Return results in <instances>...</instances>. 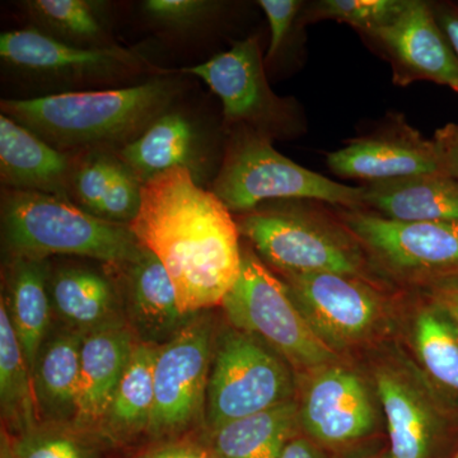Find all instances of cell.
I'll return each instance as SVG.
<instances>
[{
    "mask_svg": "<svg viewBox=\"0 0 458 458\" xmlns=\"http://www.w3.org/2000/svg\"><path fill=\"white\" fill-rule=\"evenodd\" d=\"M128 225L164 264L183 315L221 306L241 273L240 229L218 197L197 185L190 168L141 183L140 212Z\"/></svg>",
    "mask_w": 458,
    "mask_h": 458,
    "instance_id": "cell-1",
    "label": "cell"
},
{
    "mask_svg": "<svg viewBox=\"0 0 458 458\" xmlns=\"http://www.w3.org/2000/svg\"><path fill=\"white\" fill-rule=\"evenodd\" d=\"M179 87L171 78H156L126 89L3 99L2 111L63 152L138 137L165 114Z\"/></svg>",
    "mask_w": 458,
    "mask_h": 458,
    "instance_id": "cell-2",
    "label": "cell"
},
{
    "mask_svg": "<svg viewBox=\"0 0 458 458\" xmlns=\"http://www.w3.org/2000/svg\"><path fill=\"white\" fill-rule=\"evenodd\" d=\"M2 228L12 258L81 256L114 269L140 249L128 225L98 218L44 192L9 190L3 198Z\"/></svg>",
    "mask_w": 458,
    "mask_h": 458,
    "instance_id": "cell-3",
    "label": "cell"
},
{
    "mask_svg": "<svg viewBox=\"0 0 458 458\" xmlns=\"http://www.w3.org/2000/svg\"><path fill=\"white\" fill-rule=\"evenodd\" d=\"M264 207L243 214L240 233L282 274L335 273L366 278L363 247L337 214L307 200ZM336 212V210H335Z\"/></svg>",
    "mask_w": 458,
    "mask_h": 458,
    "instance_id": "cell-4",
    "label": "cell"
},
{
    "mask_svg": "<svg viewBox=\"0 0 458 458\" xmlns=\"http://www.w3.org/2000/svg\"><path fill=\"white\" fill-rule=\"evenodd\" d=\"M212 191L229 212L242 216L273 200L361 209V186L344 185L295 164L273 147L270 138L245 126L234 129Z\"/></svg>",
    "mask_w": 458,
    "mask_h": 458,
    "instance_id": "cell-5",
    "label": "cell"
},
{
    "mask_svg": "<svg viewBox=\"0 0 458 458\" xmlns=\"http://www.w3.org/2000/svg\"><path fill=\"white\" fill-rule=\"evenodd\" d=\"M232 327L258 337L295 369L335 364V351L315 333L298 309L284 280L250 249H242L237 282L221 304Z\"/></svg>",
    "mask_w": 458,
    "mask_h": 458,
    "instance_id": "cell-6",
    "label": "cell"
},
{
    "mask_svg": "<svg viewBox=\"0 0 458 458\" xmlns=\"http://www.w3.org/2000/svg\"><path fill=\"white\" fill-rule=\"evenodd\" d=\"M284 358L258 337L231 327L216 335L205 403L210 430L292 400Z\"/></svg>",
    "mask_w": 458,
    "mask_h": 458,
    "instance_id": "cell-7",
    "label": "cell"
},
{
    "mask_svg": "<svg viewBox=\"0 0 458 458\" xmlns=\"http://www.w3.org/2000/svg\"><path fill=\"white\" fill-rule=\"evenodd\" d=\"M182 72L200 78L218 96L229 125L245 126L271 140L295 137L306 128L294 99L279 98L270 89L258 36Z\"/></svg>",
    "mask_w": 458,
    "mask_h": 458,
    "instance_id": "cell-8",
    "label": "cell"
},
{
    "mask_svg": "<svg viewBox=\"0 0 458 458\" xmlns=\"http://www.w3.org/2000/svg\"><path fill=\"white\" fill-rule=\"evenodd\" d=\"M336 213L361 247L394 276L428 284L458 274V222H399L345 208Z\"/></svg>",
    "mask_w": 458,
    "mask_h": 458,
    "instance_id": "cell-9",
    "label": "cell"
},
{
    "mask_svg": "<svg viewBox=\"0 0 458 458\" xmlns=\"http://www.w3.org/2000/svg\"><path fill=\"white\" fill-rule=\"evenodd\" d=\"M212 318L199 313L170 342L158 346L155 366V409L149 432L171 436L205 415L216 349Z\"/></svg>",
    "mask_w": 458,
    "mask_h": 458,
    "instance_id": "cell-10",
    "label": "cell"
},
{
    "mask_svg": "<svg viewBox=\"0 0 458 458\" xmlns=\"http://www.w3.org/2000/svg\"><path fill=\"white\" fill-rule=\"evenodd\" d=\"M282 276L304 318L334 351L369 336L381 318V295L360 276L335 273Z\"/></svg>",
    "mask_w": 458,
    "mask_h": 458,
    "instance_id": "cell-11",
    "label": "cell"
},
{
    "mask_svg": "<svg viewBox=\"0 0 458 458\" xmlns=\"http://www.w3.org/2000/svg\"><path fill=\"white\" fill-rule=\"evenodd\" d=\"M0 55L14 68L65 82H110L150 68L137 51L74 47L38 30L3 33Z\"/></svg>",
    "mask_w": 458,
    "mask_h": 458,
    "instance_id": "cell-12",
    "label": "cell"
},
{
    "mask_svg": "<svg viewBox=\"0 0 458 458\" xmlns=\"http://www.w3.org/2000/svg\"><path fill=\"white\" fill-rule=\"evenodd\" d=\"M327 165L336 176L364 185L443 172L433 138H424L400 114L328 153Z\"/></svg>",
    "mask_w": 458,
    "mask_h": 458,
    "instance_id": "cell-13",
    "label": "cell"
},
{
    "mask_svg": "<svg viewBox=\"0 0 458 458\" xmlns=\"http://www.w3.org/2000/svg\"><path fill=\"white\" fill-rule=\"evenodd\" d=\"M366 38L390 62L396 86L427 81L458 93V57L437 22L432 3L409 0L393 23Z\"/></svg>",
    "mask_w": 458,
    "mask_h": 458,
    "instance_id": "cell-14",
    "label": "cell"
},
{
    "mask_svg": "<svg viewBox=\"0 0 458 458\" xmlns=\"http://www.w3.org/2000/svg\"><path fill=\"white\" fill-rule=\"evenodd\" d=\"M313 373L300 405V424L311 441L339 447L372 433L376 410L360 377L337 364Z\"/></svg>",
    "mask_w": 458,
    "mask_h": 458,
    "instance_id": "cell-15",
    "label": "cell"
},
{
    "mask_svg": "<svg viewBox=\"0 0 458 458\" xmlns=\"http://www.w3.org/2000/svg\"><path fill=\"white\" fill-rule=\"evenodd\" d=\"M113 270L122 274L123 319L137 342L164 345L194 318L181 311L167 270L149 250L140 246L131 260Z\"/></svg>",
    "mask_w": 458,
    "mask_h": 458,
    "instance_id": "cell-16",
    "label": "cell"
},
{
    "mask_svg": "<svg viewBox=\"0 0 458 458\" xmlns=\"http://www.w3.org/2000/svg\"><path fill=\"white\" fill-rule=\"evenodd\" d=\"M137 339L126 325L84 336L73 420L78 430L99 429Z\"/></svg>",
    "mask_w": 458,
    "mask_h": 458,
    "instance_id": "cell-17",
    "label": "cell"
},
{
    "mask_svg": "<svg viewBox=\"0 0 458 458\" xmlns=\"http://www.w3.org/2000/svg\"><path fill=\"white\" fill-rule=\"evenodd\" d=\"M0 174L3 182L13 190L64 197L75 170L68 155L2 114Z\"/></svg>",
    "mask_w": 458,
    "mask_h": 458,
    "instance_id": "cell-18",
    "label": "cell"
},
{
    "mask_svg": "<svg viewBox=\"0 0 458 458\" xmlns=\"http://www.w3.org/2000/svg\"><path fill=\"white\" fill-rule=\"evenodd\" d=\"M49 294L53 312L83 335L126 325L116 284L98 271L83 267L50 271Z\"/></svg>",
    "mask_w": 458,
    "mask_h": 458,
    "instance_id": "cell-19",
    "label": "cell"
},
{
    "mask_svg": "<svg viewBox=\"0 0 458 458\" xmlns=\"http://www.w3.org/2000/svg\"><path fill=\"white\" fill-rule=\"evenodd\" d=\"M361 209L399 222H458V181L437 172L363 185Z\"/></svg>",
    "mask_w": 458,
    "mask_h": 458,
    "instance_id": "cell-20",
    "label": "cell"
},
{
    "mask_svg": "<svg viewBox=\"0 0 458 458\" xmlns=\"http://www.w3.org/2000/svg\"><path fill=\"white\" fill-rule=\"evenodd\" d=\"M377 394L384 408L390 458H430L441 417L419 388L399 373H376Z\"/></svg>",
    "mask_w": 458,
    "mask_h": 458,
    "instance_id": "cell-21",
    "label": "cell"
},
{
    "mask_svg": "<svg viewBox=\"0 0 458 458\" xmlns=\"http://www.w3.org/2000/svg\"><path fill=\"white\" fill-rule=\"evenodd\" d=\"M84 336L64 327L41 346L33 370L40 423L73 424Z\"/></svg>",
    "mask_w": 458,
    "mask_h": 458,
    "instance_id": "cell-22",
    "label": "cell"
},
{
    "mask_svg": "<svg viewBox=\"0 0 458 458\" xmlns=\"http://www.w3.org/2000/svg\"><path fill=\"white\" fill-rule=\"evenodd\" d=\"M50 271L47 259L12 258L8 267L7 298L2 297L32 379L38 352L49 335L53 313Z\"/></svg>",
    "mask_w": 458,
    "mask_h": 458,
    "instance_id": "cell-23",
    "label": "cell"
},
{
    "mask_svg": "<svg viewBox=\"0 0 458 458\" xmlns=\"http://www.w3.org/2000/svg\"><path fill=\"white\" fill-rule=\"evenodd\" d=\"M300 405L293 400L231 421L213 432L216 458H279L294 438Z\"/></svg>",
    "mask_w": 458,
    "mask_h": 458,
    "instance_id": "cell-24",
    "label": "cell"
},
{
    "mask_svg": "<svg viewBox=\"0 0 458 458\" xmlns=\"http://www.w3.org/2000/svg\"><path fill=\"white\" fill-rule=\"evenodd\" d=\"M158 346L137 342L99 429L113 439L149 430L155 409V366Z\"/></svg>",
    "mask_w": 458,
    "mask_h": 458,
    "instance_id": "cell-25",
    "label": "cell"
},
{
    "mask_svg": "<svg viewBox=\"0 0 458 458\" xmlns=\"http://www.w3.org/2000/svg\"><path fill=\"white\" fill-rule=\"evenodd\" d=\"M194 143L195 132L189 120L179 113H165L140 137L126 143L123 165L146 182L174 168H189Z\"/></svg>",
    "mask_w": 458,
    "mask_h": 458,
    "instance_id": "cell-26",
    "label": "cell"
},
{
    "mask_svg": "<svg viewBox=\"0 0 458 458\" xmlns=\"http://www.w3.org/2000/svg\"><path fill=\"white\" fill-rule=\"evenodd\" d=\"M0 403L2 417L14 432L25 434L40 426L31 370L9 318L0 303Z\"/></svg>",
    "mask_w": 458,
    "mask_h": 458,
    "instance_id": "cell-27",
    "label": "cell"
},
{
    "mask_svg": "<svg viewBox=\"0 0 458 458\" xmlns=\"http://www.w3.org/2000/svg\"><path fill=\"white\" fill-rule=\"evenodd\" d=\"M414 344L429 378L445 393L458 397V333L432 304L415 319Z\"/></svg>",
    "mask_w": 458,
    "mask_h": 458,
    "instance_id": "cell-28",
    "label": "cell"
},
{
    "mask_svg": "<svg viewBox=\"0 0 458 458\" xmlns=\"http://www.w3.org/2000/svg\"><path fill=\"white\" fill-rule=\"evenodd\" d=\"M31 16L65 44L106 47V32L98 7L86 0H32L26 3Z\"/></svg>",
    "mask_w": 458,
    "mask_h": 458,
    "instance_id": "cell-29",
    "label": "cell"
},
{
    "mask_svg": "<svg viewBox=\"0 0 458 458\" xmlns=\"http://www.w3.org/2000/svg\"><path fill=\"white\" fill-rule=\"evenodd\" d=\"M409 0H318L303 8L301 25L331 20L345 23L367 38L393 23Z\"/></svg>",
    "mask_w": 458,
    "mask_h": 458,
    "instance_id": "cell-30",
    "label": "cell"
},
{
    "mask_svg": "<svg viewBox=\"0 0 458 458\" xmlns=\"http://www.w3.org/2000/svg\"><path fill=\"white\" fill-rule=\"evenodd\" d=\"M17 458H92L86 443L65 424H44L22 434Z\"/></svg>",
    "mask_w": 458,
    "mask_h": 458,
    "instance_id": "cell-31",
    "label": "cell"
},
{
    "mask_svg": "<svg viewBox=\"0 0 458 458\" xmlns=\"http://www.w3.org/2000/svg\"><path fill=\"white\" fill-rule=\"evenodd\" d=\"M143 9L150 20L174 30L201 25L216 14L219 3L204 0H148Z\"/></svg>",
    "mask_w": 458,
    "mask_h": 458,
    "instance_id": "cell-32",
    "label": "cell"
},
{
    "mask_svg": "<svg viewBox=\"0 0 458 458\" xmlns=\"http://www.w3.org/2000/svg\"><path fill=\"white\" fill-rule=\"evenodd\" d=\"M123 164L117 167L106 197L99 208L98 218L129 225L140 212L141 185Z\"/></svg>",
    "mask_w": 458,
    "mask_h": 458,
    "instance_id": "cell-33",
    "label": "cell"
},
{
    "mask_svg": "<svg viewBox=\"0 0 458 458\" xmlns=\"http://www.w3.org/2000/svg\"><path fill=\"white\" fill-rule=\"evenodd\" d=\"M119 165L114 159L98 157L90 159L80 170H75L72 186L87 212L98 216Z\"/></svg>",
    "mask_w": 458,
    "mask_h": 458,
    "instance_id": "cell-34",
    "label": "cell"
},
{
    "mask_svg": "<svg viewBox=\"0 0 458 458\" xmlns=\"http://www.w3.org/2000/svg\"><path fill=\"white\" fill-rule=\"evenodd\" d=\"M259 5L265 12L270 27V44L265 55V64H270L284 49L295 26H302L301 16L304 5L300 0H261Z\"/></svg>",
    "mask_w": 458,
    "mask_h": 458,
    "instance_id": "cell-35",
    "label": "cell"
},
{
    "mask_svg": "<svg viewBox=\"0 0 458 458\" xmlns=\"http://www.w3.org/2000/svg\"><path fill=\"white\" fill-rule=\"evenodd\" d=\"M430 304L445 316L458 333V274L427 284Z\"/></svg>",
    "mask_w": 458,
    "mask_h": 458,
    "instance_id": "cell-36",
    "label": "cell"
},
{
    "mask_svg": "<svg viewBox=\"0 0 458 458\" xmlns=\"http://www.w3.org/2000/svg\"><path fill=\"white\" fill-rule=\"evenodd\" d=\"M442 170L458 181V123H448L433 137Z\"/></svg>",
    "mask_w": 458,
    "mask_h": 458,
    "instance_id": "cell-37",
    "label": "cell"
},
{
    "mask_svg": "<svg viewBox=\"0 0 458 458\" xmlns=\"http://www.w3.org/2000/svg\"><path fill=\"white\" fill-rule=\"evenodd\" d=\"M434 16L441 26L452 49L458 57V4L454 3H432Z\"/></svg>",
    "mask_w": 458,
    "mask_h": 458,
    "instance_id": "cell-38",
    "label": "cell"
},
{
    "mask_svg": "<svg viewBox=\"0 0 458 458\" xmlns=\"http://www.w3.org/2000/svg\"><path fill=\"white\" fill-rule=\"evenodd\" d=\"M279 458H327V456L318 443L309 438H302V437H298V438L294 437L286 445Z\"/></svg>",
    "mask_w": 458,
    "mask_h": 458,
    "instance_id": "cell-39",
    "label": "cell"
},
{
    "mask_svg": "<svg viewBox=\"0 0 458 458\" xmlns=\"http://www.w3.org/2000/svg\"><path fill=\"white\" fill-rule=\"evenodd\" d=\"M148 458H216L213 452L201 450L194 445H170L150 454Z\"/></svg>",
    "mask_w": 458,
    "mask_h": 458,
    "instance_id": "cell-40",
    "label": "cell"
},
{
    "mask_svg": "<svg viewBox=\"0 0 458 458\" xmlns=\"http://www.w3.org/2000/svg\"><path fill=\"white\" fill-rule=\"evenodd\" d=\"M366 458H386V457H366ZM390 458V457H388Z\"/></svg>",
    "mask_w": 458,
    "mask_h": 458,
    "instance_id": "cell-41",
    "label": "cell"
},
{
    "mask_svg": "<svg viewBox=\"0 0 458 458\" xmlns=\"http://www.w3.org/2000/svg\"><path fill=\"white\" fill-rule=\"evenodd\" d=\"M454 458H458V454H456V456H454Z\"/></svg>",
    "mask_w": 458,
    "mask_h": 458,
    "instance_id": "cell-42",
    "label": "cell"
}]
</instances>
